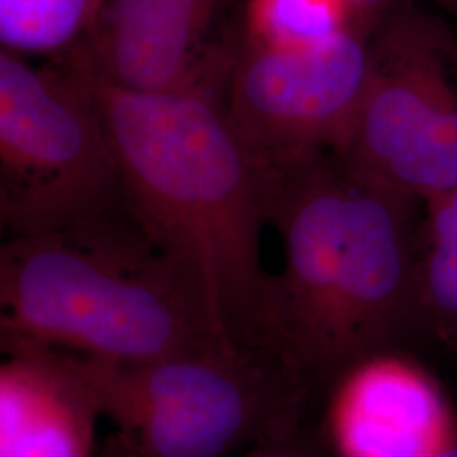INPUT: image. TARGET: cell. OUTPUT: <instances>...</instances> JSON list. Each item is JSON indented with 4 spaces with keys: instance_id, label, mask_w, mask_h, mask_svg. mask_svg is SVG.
<instances>
[{
    "instance_id": "8",
    "label": "cell",
    "mask_w": 457,
    "mask_h": 457,
    "mask_svg": "<svg viewBox=\"0 0 457 457\" xmlns=\"http://www.w3.org/2000/svg\"><path fill=\"white\" fill-rule=\"evenodd\" d=\"M230 0H105L94 34L71 51L109 82L166 92L213 87L236 48L212 37Z\"/></svg>"
},
{
    "instance_id": "13",
    "label": "cell",
    "mask_w": 457,
    "mask_h": 457,
    "mask_svg": "<svg viewBox=\"0 0 457 457\" xmlns=\"http://www.w3.org/2000/svg\"><path fill=\"white\" fill-rule=\"evenodd\" d=\"M417 300L420 322L457 345V245L420 243Z\"/></svg>"
},
{
    "instance_id": "3",
    "label": "cell",
    "mask_w": 457,
    "mask_h": 457,
    "mask_svg": "<svg viewBox=\"0 0 457 457\" xmlns=\"http://www.w3.org/2000/svg\"><path fill=\"white\" fill-rule=\"evenodd\" d=\"M0 337L112 364L232 343L128 209L75 228L5 237Z\"/></svg>"
},
{
    "instance_id": "2",
    "label": "cell",
    "mask_w": 457,
    "mask_h": 457,
    "mask_svg": "<svg viewBox=\"0 0 457 457\" xmlns=\"http://www.w3.org/2000/svg\"><path fill=\"white\" fill-rule=\"evenodd\" d=\"M266 177L285 262L264 349L315 386L420 322L422 202L356 179L334 156Z\"/></svg>"
},
{
    "instance_id": "17",
    "label": "cell",
    "mask_w": 457,
    "mask_h": 457,
    "mask_svg": "<svg viewBox=\"0 0 457 457\" xmlns=\"http://www.w3.org/2000/svg\"><path fill=\"white\" fill-rule=\"evenodd\" d=\"M419 2H422V4L424 2H430V4H434L437 7H441L444 11L457 16V0H419Z\"/></svg>"
},
{
    "instance_id": "10",
    "label": "cell",
    "mask_w": 457,
    "mask_h": 457,
    "mask_svg": "<svg viewBox=\"0 0 457 457\" xmlns=\"http://www.w3.org/2000/svg\"><path fill=\"white\" fill-rule=\"evenodd\" d=\"M0 457H96L104 417L70 353L0 337Z\"/></svg>"
},
{
    "instance_id": "14",
    "label": "cell",
    "mask_w": 457,
    "mask_h": 457,
    "mask_svg": "<svg viewBox=\"0 0 457 457\" xmlns=\"http://www.w3.org/2000/svg\"><path fill=\"white\" fill-rule=\"evenodd\" d=\"M236 457H322L309 444L298 439L294 434L285 439L266 442L262 445H256L253 449H247L243 454Z\"/></svg>"
},
{
    "instance_id": "11",
    "label": "cell",
    "mask_w": 457,
    "mask_h": 457,
    "mask_svg": "<svg viewBox=\"0 0 457 457\" xmlns=\"http://www.w3.org/2000/svg\"><path fill=\"white\" fill-rule=\"evenodd\" d=\"M360 21L344 0H245L243 43L278 53H307L343 37Z\"/></svg>"
},
{
    "instance_id": "16",
    "label": "cell",
    "mask_w": 457,
    "mask_h": 457,
    "mask_svg": "<svg viewBox=\"0 0 457 457\" xmlns=\"http://www.w3.org/2000/svg\"><path fill=\"white\" fill-rule=\"evenodd\" d=\"M100 457H134L129 447L120 441L119 436H115V442H112Z\"/></svg>"
},
{
    "instance_id": "6",
    "label": "cell",
    "mask_w": 457,
    "mask_h": 457,
    "mask_svg": "<svg viewBox=\"0 0 457 457\" xmlns=\"http://www.w3.org/2000/svg\"><path fill=\"white\" fill-rule=\"evenodd\" d=\"M334 158L422 204L456 188L457 34L422 2L400 0L378 19L366 90Z\"/></svg>"
},
{
    "instance_id": "9",
    "label": "cell",
    "mask_w": 457,
    "mask_h": 457,
    "mask_svg": "<svg viewBox=\"0 0 457 457\" xmlns=\"http://www.w3.org/2000/svg\"><path fill=\"white\" fill-rule=\"evenodd\" d=\"M326 427L334 457H432L457 441L441 385L395 347L334 379Z\"/></svg>"
},
{
    "instance_id": "4",
    "label": "cell",
    "mask_w": 457,
    "mask_h": 457,
    "mask_svg": "<svg viewBox=\"0 0 457 457\" xmlns=\"http://www.w3.org/2000/svg\"><path fill=\"white\" fill-rule=\"evenodd\" d=\"M71 358L134 457H236L290 437L313 388L275 353L245 344L143 364Z\"/></svg>"
},
{
    "instance_id": "1",
    "label": "cell",
    "mask_w": 457,
    "mask_h": 457,
    "mask_svg": "<svg viewBox=\"0 0 457 457\" xmlns=\"http://www.w3.org/2000/svg\"><path fill=\"white\" fill-rule=\"evenodd\" d=\"M63 60L102 115L136 222L192 281L224 339L264 349L275 281L262 260L268 181L213 87L134 90Z\"/></svg>"
},
{
    "instance_id": "12",
    "label": "cell",
    "mask_w": 457,
    "mask_h": 457,
    "mask_svg": "<svg viewBox=\"0 0 457 457\" xmlns=\"http://www.w3.org/2000/svg\"><path fill=\"white\" fill-rule=\"evenodd\" d=\"M105 0H0V45L21 56H66L94 34Z\"/></svg>"
},
{
    "instance_id": "5",
    "label": "cell",
    "mask_w": 457,
    "mask_h": 457,
    "mask_svg": "<svg viewBox=\"0 0 457 457\" xmlns=\"http://www.w3.org/2000/svg\"><path fill=\"white\" fill-rule=\"evenodd\" d=\"M128 209L112 141L65 60L34 68L0 49V224L7 236L75 228Z\"/></svg>"
},
{
    "instance_id": "18",
    "label": "cell",
    "mask_w": 457,
    "mask_h": 457,
    "mask_svg": "<svg viewBox=\"0 0 457 457\" xmlns=\"http://www.w3.org/2000/svg\"><path fill=\"white\" fill-rule=\"evenodd\" d=\"M432 457H457V441L453 444V445H449V447H445L444 451L441 453H437L436 456Z\"/></svg>"
},
{
    "instance_id": "15",
    "label": "cell",
    "mask_w": 457,
    "mask_h": 457,
    "mask_svg": "<svg viewBox=\"0 0 457 457\" xmlns=\"http://www.w3.org/2000/svg\"><path fill=\"white\" fill-rule=\"evenodd\" d=\"M360 19H379L400 0H344Z\"/></svg>"
},
{
    "instance_id": "7",
    "label": "cell",
    "mask_w": 457,
    "mask_h": 457,
    "mask_svg": "<svg viewBox=\"0 0 457 457\" xmlns=\"http://www.w3.org/2000/svg\"><path fill=\"white\" fill-rule=\"evenodd\" d=\"M362 19L324 48L278 53L241 45L228 70L226 114L266 173H279L343 147L371 68Z\"/></svg>"
}]
</instances>
